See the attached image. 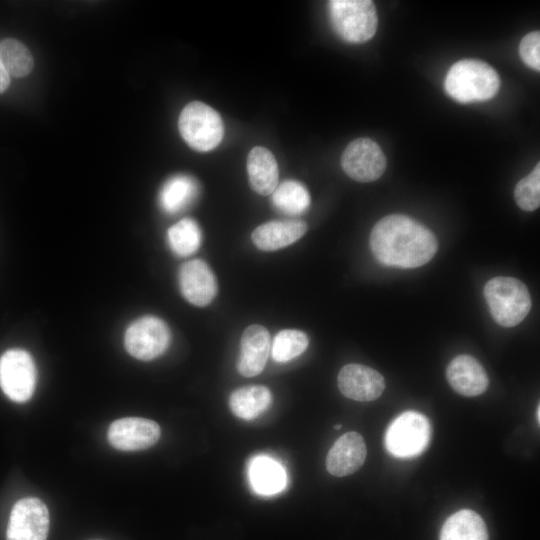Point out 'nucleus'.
<instances>
[{"label": "nucleus", "instance_id": "39448f33", "mask_svg": "<svg viewBox=\"0 0 540 540\" xmlns=\"http://www.w3.org/2000/svg\"><path fill=\"white\" fill-rule=\"evenodd\" d=\"M184 141L200 152L216 148L224 136V124L219 113L200 101L188 103L178 119Z\"/></svg>", "mask_w": 540, "mask_h": 540}, {"label": "nucleus", "instance_id": "f257e3e1", "mask_svg": "<svg viewBox=\"0 0 540 540\" xmlns=\"http://www.w3.org/2000/svg\"><path fill=\"white\" fill-rule=\"evenodd\" d=\"M370 248L384 265L416 268L434 257L438 242L435 235L418 221L405 215L391 214L373 227Z\"/></svg>", "mask_w": 540, "mask_h": 540}, {"label": "nucleus", "instance_id": "7c9ffc66", "mask_svg": "<svg viewBox=\"0 0 540 540\" xmlns=\"http://www.w3.org/2000/svg\"><path fill=\"white\" fill-rule=\"evenodd\" d=\"M341 427H342L341 424H338V425H335V426H334L335 429H340Z\"/></svg>", "mask_w": 540, "mask_h": 540}, {"label": "nucleus", "instance_id": "4468645a", "mask_svg": "<svg viewBox=\"0 0 540 540\" xmlns=\"http://www.w3.org/2000/svg\"><path fill=\"white\" fill-rule=\"evenodd\" d=\"M367 448L363 437L354 431L340 436L326 457L327 471L336 477L356 472L365 462Z\"/></svg>", "mask_w": 540, "mask_h": 540}, {"label": "nucleus", "instance_id": "393cba45", "mask_svg": "<svg viewBox=\"0 0 540 540\" xmlns=\"http://www.w3.org/2000/svg\"><path fill=\"white\" fill-rule=\"evenodd\" d=\"M167 238L172 251L184 257L199 248L201 230L194 219L183 218L168 229Z\"/></svg>", "mask_w": 540, "mask_h": 540}, {"label": "nucleus", "instance_id": "f03ea898", "mask_svg": "<svg viewBox=\"0 0 540 540\" xmlns=\"http://www.w3.org/2000/svg\"><path fill=\"white\" fill-rule=\"evenodd\" d=\"M499 86L500 79L494 68L475 59H464L453 64L444 82L446 93L461 103L491 99Z\"/></svg>", "mask_w": 540, "mask_h": 540}, {"label": "nucleus", "instance_id": "423d86ee", "mask_svg": "<svg viewBox=\"0 0 540 540\" xmlns=\"http://www.w3.org/2000/svg\"><path fill=\"white\" fill-rule=\"evenodd\" d=\"M430 438L431 425L427 417L416 411H406L390 423L384 444L392 456L412 458L427 448Z\"/></svg>", "mask_w": 540, "mask_h": 540}, {"label": "nucleus", "instance_id": "0eeeda50", "mask_svg": "<svg viewBox=\"0 0 540 540\" xmlns=\"http://www.w3.org/2000/svg\"><path fill=\"white\" fill-rule=\"evenodd\" d=\"M36 379L35 363L27 351L10 349L0 357V387L9 399L15 402L29 400Z\"/></svg>", "mask_w": 540, "mask_h": 540}, {"label": "nucleus", "instance_id": "412c9836", "mask_svg": "<svg viewBox=\"0 0 540 540\" xmlns=\"http://www.w3.org/2000/svg\"><path fill=\"white\" fill-rule=\"evenodd\" d=\"M199 186L197 181L185 174L169 178L159 192V204L169 214L185 209L197 197Z\"/></svg>", "mask_w": 540, "mask_h": 540}, {"label": "nucleus", "instance_id": "6ab92c4d", "mask_svg": "<svg viewBox=\"0 0 540 540\" xmlns=\"http://www.w3.org/2000/svg\"><path fill=\"white\" fill-rule=\"evenodd\" d=\"M248 476L253 490L262 495L282 491L287 482L283 466L271 457L259 455L249 462Z\"/></svg>", "mask_w": 540, "mask_h": 540}, {"label": "nucleus", "instance_id": "c85d7f7f", "mask_svg": "<svg viewBox=\"0 0 540 540\" xmlns=\"http://www.w3.org/2000/svg\"><path fill=\"white\" fill-rule=\"evenodd\" d=\"M10 84V76L7 73L0 58V94L6 91Z\"/></svg>", "mask_w": 540, "mask_h": 540}, {"label": "nucleus", "instance_id": "9b49d317", "mask_svg": "<svg viewBox=\"0 0 540 540\" xmlns=\"http://www.w3.org/2000/svg\"><path fill=\"white\" fill-rule=\"evenodd\" d=\"M157 422L142 417H124L113 421L107 432L109 443L117 450L139 451L152 447L160 438Z\"/></svg>", "mask_w": 540, "mask_h": 540}, {"label": "nucleus", "instance_id": "6e6552de", "mask_svg": "<svg viewBox=\"0 0 540 540\" xmlns=\"http://www.w3.org/2000/svg\"><path fill=\"white\" fill-rule=\"evenodd\" d=\"M171 339L167 324L155 316H144L129 325L124 335L127 352L142 361L162 355Z\"/></svg>", "mask_w": 540, "mask_h": 540}, {"label": "nucleus", "instance_id": "5701e85b", "mask_svg": "<svg viewBox=\"0 0 540 540\" xmlns=\"http://www.w3.org/2000/svg\"><path fill=\"white\" fill-rule=\"evenodd\" d=\"M0 58L10 77H25L34 67L30 50L14 38H5L0 41Z\"/></svg>", "mask_w": 540, "mask_h": 540}, {"label": "nucleus", "instance_id": "ddd939ff", "mask_svg": "<svg viewBox=\"0 0 540 540\" xmlns=\"http://www.w3.org/2000/svg\"><path fill=\"white\" fill-rule=\"evenodd\" d=\"M179 286L184 298L198 307L211 303L218 289L214 273L202 260H191L180 267Z\"/></svg>", "mask_w": 540, "mask_h": 540}, {"label": "nucleus", "instance_id": "2eb2a0df", "mask_svg": "<svg viewBox=\"0 0 540 540\" xmlns=\"http://www.w3.org/2000/svg\"><path fill=\"white\" fill-rule=\"evenodd\" d=\"M270 353V335L262 325L248 326L240 339L237 370L244 377L260 374Z\"/></svg>", "mask_w": 540, "mask_h": 540}, {"label": "nucleus", "instance_id": "20e7f679", "mask_svg": "<svg viewBox=\"0 0 540 540\" xmlns=\"http://www.w3.org/2000/svg\"><path fill=\"white\" fill-rule=\"evenodd\" d=\"M329 16L336 33L350 43L370 40L377 30L375 5L370 0H331Z\"/></svg>", "mask_w": 540, "mask_h": 540}, {"label": "nucleus", "instance_id": "f8f14e48", "mask_svg": "<svg viewBox=\"0 0 540 540\" xmlns=\"http://www.w3.org/2000/svg\"><path fill=\"white\" fill-rule=\"evenodd\" d=\"M340 392L355 401H373L385 389V380L376 370L362 364H347L337 377Z\"/></svg>", "mask_w": 540, "mask_h": 540}, {"label": "nucleus", "instance_id": "7ed1b4c3", "mask_svg": "<svg viewBox=\"0 0 540 540\" xmlns=\"http://www.w3.org/2000/svg\"><path fill=\"white\" fill-rule=\"evenodd\" d=\"M484 296L493 319L503 327L518 325L531 308L528 288L513 277L490 279L484 287Z\"/></svg>", "mask_w": 540, "mask_h": 540}, {"label": "nucleus", "instance_id": "b1692460", "mask_svg": "<svg viewBox=\"0 0 540 540\" xmlns=\"http://www.w3.org/2000/svg\"><path fill=\"white\" fill-rule=\"evenodd\" d=\"M272 202L280 211L287 214H300L310 205V195L306 187L295 180H287L276 187Z\"/></svg>", "mask_w": 540, "mask_h": 540}, {"label": "nucleus", "instance_id": "9d476101", "mask_svg": "<svg viewBox=\"0 0 540 540\" xmlns=\"http://www.w3.org/2000/svg\"><path fill=\"white\" fill-rule=\"evenodd\" d=\"M341 165L350 178L359 182H371L384 173L386 157L376 142L368 138H358L346 146Z\"/></svg>", "mask_w": 540, "mask_h": 540}, {"label": "nucleus", "instance_id": "1a4fd4ad", "mask_svg": "<svg viewBox=\"0 0 540 540\" xmlns=\"http://www.w3.org/2000/svg\"><path fill=\"white\" fill-rule=\"evenodd\" d=\"M49 525L45 503L36 497L22 498L11 510L6 540H46Z\"/></svg>", "mask_w": 540, "mask_h": 540}, {"label": "nucleus", "instance_id": "f3484780", "mask_svg": "<svg viewBox=\"0 0 540 540\" xmlns=\"http://www.w3.org/2000/svg\"><path fill=\"white\" fill-rule=\"evenodd\" d=\"M307 231V224L300 220L270 221L252 232V241L263 251H275L299 240Z\"/></svg>", "mask_w": 540, "mask_h": 540}, {"label": "nucleus", "instance_id": "a211bd4d", "mask_svg": "<svg viewBox=\"0 0 540 540\" xmlns=\"http://www.w3.org/2000/svg\"><path fill=\"white\" fill-rule=\"evenodd\" d=\"M247 172L251 188L260 195H270L278 186L279 168L273 153L257 146L247 156Z\"/></svg>", "mask_w": 540, "mask_h": 540}, {"label": "nucleus", "instance_id": "a878e982", "mask_svg": "<svg viewBox=\"0 0 540 540\" xmlns=\"http://www.w3.org/2000/svg\"><path fill=\"white\" fill-rule=\"evenodd\" d=\"M307 335L300 330H281L274 337L271 355L276 362H288L301 355L308 347Z\"/></svg>", "mask_w": 540, "mask_h": 540}, {"label": "nucleus", "instance_id": "bb28decb", "mask_svg": "<svg viewBox=\"0 0 540 540\" xmlns=\"http://www.w3.org/2000/svg\"><path fill=\"white\" fill-rule=\"evenodd\" d=\"M514 198L517 205L525 211H534L540 205V165L521 179L515 186Z\"/></svg>", "mask_w": 540, "mask_h": 540}, {"label": "nucleus", "instance_id": "c756f323", "mask_svg": "<svg viewBox=\"0 0 540 540\" xmlns=\"http://www.w3.org/2000/svg\"><path fill=\"white\" fill-rule=\"evenodd\" d=\"M539 411H540V407L538 406V407H537V421H538V422H539V420H540Z\"/></svg>", "mask_w": 540, "mask_h": 540}, {"label": "nucleus", "instance_id": "aec40b11", "mask_svg": "<svg viewBox=\"0 0 540 540\" xmlns=\"http://www.w3.org/2000/svg\"><path fill=\"white\" fill-rule=\"evenodd\" d=\"M271 391L263 385L244 386L234 390L229 397V408L238 418L253 420L269 409Z\"/></svg>", "mask_w": 540, "mask_h": 540}, {"label": "nucleus", "instance_id": "4be33fe9", "mask_svg": "<svg viewBox=\"0 0 540 540\" xmlns=\"http://www.w3.org/2000/svg\"><path fill=\"white\" fill-rule=\"evenodd\" d=\"M440 540H488V532L480 515L463 509L447 518L440 532Z\"/></svg>", "mask_w": 540, "mask_h": 540}, {"label": "nucleus", "instance_id": "cd10ccee", "mask_svg": "<svg viewBox=\"0 0 540 540\" xmlns=\"http://www.w3.org/2000/svg\"><path fill=\"white\" fill-rule=\"evenodd\" d=\"M519 54L527 66L536 71L540 70L539 31H532L522 38L519 45Z\"/></svg>", "mask_w": 540, "mask_h": 540}, {"label": "nucleus", "instance_id": "dca6fc26", "mask_svg": "<svg viewBox=\"0 0 540 540\" xmlns=\"http://www.w3.org/2000/svg\"><path fill=\"white\" fill-rule=\"evenodd\" d=\"M446 376L451 387L467 397L480 395L486 391L489 379L483 366L470 355H459L447 366Z\"/></svg>", "mask_w": 540, "mask_h": 540}]
</instances>
